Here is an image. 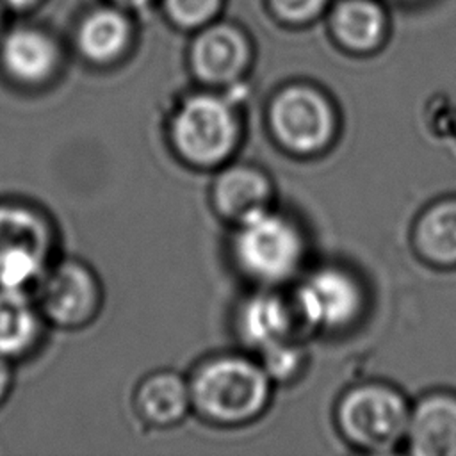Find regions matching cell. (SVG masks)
Here are the masks:
<instances>
[{
  "mask_svg": "<svg viewBox=\"0 0 456 456\" xmlns=\"http://www.w3.org/2000/svg\"><path fill=\"white\" fill-rule=\"evenodd\" d=\"M273 379L260 362L223 354L203 362L189 381L192 406L208 420L239 424L256 417L267 404Z\"/></svg>",
  "mask_w": 456,
  "mask_h": 456,
  "instance_id": "cell-1",
  "label": "cell"
},
{
  "mask_svg": "<svg viewBox=\"0 0 456 456\" xmlns=\"http://www.w3.org/2000/svg\"><path fill=\"white\" fill-rule=\"evenodd\" d=\"M57 232L39 207L0 201V289H34L53 262Z\"/></svg>",
  "mask_w": 456,
  "mask_h": 456,
  "instance_id": "cell-2",
  "label": "cell"
},
{
  "mask_svg": "<svg viewBox=\"0 0 456 456\" xmlns=\"http://www.w3.org/2000/svg\"><path fill=\"white\" fill-rule=\"evenodd\" d=\"M232 248L237 265L249 278L269 285L289 280L305 258L301 230L271 207L237 223Z\"/></svg>",
  "mask_w": 456,
  "mask_h": 456,
  "instance_id": "cell-3",
  "label": "cell"
},
{
  "mask_svg": "<svg viewBox=\"0 0 456 456\" xmlns=\"http://www.w3.org/2000/svg\"><path fill=\"white\" fill-rule=\"evenodd\" d=\"M239 134L233 105L210 93L183 100L171 119V141L176 153L200 167L224 162L237 148Z\"/></svg>",
  "mask_w": 456,
  "mask_h": 456,
  "instance_id": "cell-4",
  "label": "cell"
},
{
  "mask_svg": "<svg viewBox=\"0 0 456 456\" xmlns=\"http://www.w3.org/2000/svg\"><path fill=\"white\" fill-rule=\"evenodd\" d=\"M410 410L395 388L367 383L346 392L337 417L351 444L367 451H388L404 442Z\"/></svg>",
  "mask_w": 456,
  "mask_h": 456,
  "instance_id": "cell-5",
  "label": "cell"
},
{
  "mask_svg": "<svg viewBox=\"0 0 456 456\" xmlns=\"http://www.w3.org/2000/svg\"><path fill=\"white\" fill-rule=\"evenodd\" d=\"M269 125L283 148L296 155H314L333 141L337 116L331 102L319 89L292 84L273 98Z\"/></svg>",
  "mask_w": 456,
  "mask_h": 456,
  "instance_id": "cell-6",
  "label": "cell"
},
{
  "mask_svg": "<svg viewBox=\"0 0 456 456\" xmlns=\"http://www.w3.org/2000/svg\"><path fill=\"white\" fill-rule=\"evenodd\" d=\"M32 296L45 322L59 330L87 326L102 306V287L94 271L77 258L52 262Z\"/></svg>",
  "mask_w": 456,
  "mask_h": 456,
  "instance_id": "cell-7",
  "label": "cell"
},
{
  "mask_svg": "<svg viewBox=\"0 0 456 456\" xmlns=\"http://www.w3.org/2000/svg\"><path fill=\"white\" fill-rule=\"evenodd\" d=\"M292 305L299 322L333 331L353 324L363 308V290L349 271L324 265L308 273L297 285Z\"/></svg>",
  "mask_w": 456,
  "mask_h": 456,
  "instance_id": "cell-8",
  "label": "cell"
},
{
  "mask_svg": "<svg viewBox=\"0 0 456 456\" xmlns=\"http://www.w3.org/2000/svg\"><path fill=\"white\" fill-rule=\"evenodd\" d=\"M61 64L59 43L43 28L21 25L0 37V69L20 87H45L59 75Z\"/></svg>",
  "mask_w": 456,
  "mask_h": 456,
  "instance_id": "cell-9",
  "label": "cell"
},
{
  "mask_svg": "<svg viewBox=\"0 0 456 456\" xmlns=\"http://www.w3.org/2000/svg\"><path fill=\"white\" fill-rule=\"evenodd\" d=\"M194 75L208 86H230L248 69L251 48L246 36L230 23L200 28L189 53Z\"/></svg>",
  "mask_w": 456,
  "mask_h": 456,
  "instance_id": "cell-10",
  "label": "cell"
},
{
  "mask_svg": "<svg viewBox=\"0 0 456 456\" xmlns=\"http://www.w3.org/2000/svg\"><path fill=\"white\" fill-rule=\"evenodd\" d=\"M404 444L417 456H456V397L431 394L420 399L410 410Z\"/></svg>",
  "mask_w": 456,
  "mask_h": 456,
  "instance_id": "cell-11",
  "label": "cell"
},
{
  "mask_svg": "<svg viewBox=\"0 0 456 456\" xmlns=\"http://www.w3.org/2000/svg\"><path fill=\"white\" fill-rule=\"evenodd\" d=\"M299 317L292 301L273 292L249 297L239 312L237 326L244 342L258 351L294 340Z\"/></svg>",
  "mask_w": 456,
  "mask_h": 456,
  "instance_id": "cell-12",
  "label": "cell"
},
{
  "mask_svg": "<svg viewBox=\"0 0 456 456\" xmlns=\"http://www.w3.org/2000/svg\"><path fill=\"white\" fill-rule=\"evenodd\" d=\"M45 319L32 292L0 289V356L16 362L28 356L41 342Z\"/></svg>",
  "mask_w": 456,
  "mask_h": 456,
  "instance_id": "cell-13",
  "label": "cell"
},
{
  "mask_svg": "<svg viewBox=\"0 0 456 456\" xmlns=\"http://www.w3.org/2000/svg\"><path fill=\"white\" fill-rule=\"evenodd\" d=\"M271 182L258 167L235 164L223 169L212 187L217 212L235 223L264 210L271 201Z\"/></svg>",
  "mask_w": 456,
  "mask_h": 456,
  "instance_id": "cell-14",
  "label": "cell"
},
{
  "mask_svg": "<svg viewBox=\"0 0 456 456\" xmlns=\"http://www.w3.org/2000/svg\"><path fill=\"white\" fill-rule=\"evenodd\" d=\"M132 25L121 7H100L82 18L77 27L75 45L91 64L103 66L118 61L128 48Z\"/></svg>",
  "mask_w": 456,
  "mask_h": 456,
  "instance_id": "cell-15",
  "label": "cell"
},
{
  "mask_svg": "<svg viewBox=\"0 0 456 456\" xmlns=\"http://www.w3.org/2000/svg\"><path fill=\"white\" fill-rule=\"evenodd\" d=\"M135 410L151 426H173L192 406L189 383L175 372H155L135 392Z\"/></svg>",
  "mask_w": 456,
  "mask_h": 456,
  "instance_id": "cell-16",
  "label": "cell"
},
{
  "mask_svg": "<svg viewBox=\"0 0 456 456\" xmlns=\"http://www.w3.org/2000/svg\"><path fill=\"white\" fill-rule=\"evenodd\" d=\"M385 12L372 0H340L330 14V28L338 45L351 52L374 50L385 34Z\"/></svg>",
  "mask_w": 456,
  "mask_h": 456,
  "instance_id": "cell-17",
  "label": "cell"
},
{
  "mask_svg": "<svg viewBox=\"0 0 456 456\" xmlns=\"http://www.w3.org/2000/svg\"><path fill=\"white\" fill-rule=\"evenodd\" d=\"M415 246L420 256L436 265L456 264V198L442 200L420 214Z\"/></svg>",
  "mask_w": 456,
  "mask_h": 456,
  "instance_id": "cell-18",
  "label": "cell"
},
{
  "mask_svg": "<svg viewBox=\"0 0 456 456\" xmlns=\"http://www.w3.org/2000/svg\"><path fill=\"white\" fill-rule=\"evenodd\" d=\"M223 0H164L167 18L180 28H201L214 21Z\"/></svg>",
  "mask_w": 456,
  "mask_h": 456,
  "instance_id": "cell-19",
  "label": "cell"
},
{
  "mask_svg": "<svg viewBox=\"0 0 456 456\" xmlns=\"http://www.w3.org/2000/svg\"><path fill=\"white\" fill-rule=\"evenodd\" d=\"M305 362V354L294 340L276 344L260 351V365L274 381H287L294 378Z\"/></svg>",
  "mask_w": 456,
  "mask_h": 456,
  "instance_id": "cell-20",
  "label": "cell"
},
{
  "mask_svg": "<svg viewBox=\"0 0 456 456\" xmlns=\"http://www.w3.org/2000/svg\"><path fill=\"white\" fill-rule=\"evenodd\" d=\"M274 14L287 23H306L319 16L328 0H269Z\"/></svg>",
  "mask_w": 456,
  "mask_h": 456,
  "instance_id": "cell-21",
  "label": "cell"
},
{
  "mask_svg": "<svg viewBox=\"0 0 456 456\" xmlns=\"http://www.w3.org/2000/svg\"><path fill=\"white\" fill-rule=\"evenodd\" d=\"M14 383V372H12V362L0 356V406L5 403L12 390Z\"/></svg>",
  "mask_w": 456,
  "mask_h": 456,
  "instance_id": "cell-22",
  "label": "cell"
},
{
  "mask_svg": "<svg viewBox=\"0 0 456 456\" xmlns=\"http://www.w3.org/2000/svg\"><path fill=\"white\" fill-rule=\"evenodd\" d=\"M41 0H0V5L14 9V11H25L34 7L36 4H39Z\"/></svg>",
  "mask_w": 456,
  "mask_h": 456,
  "instance_id": "cell-23",
  "label": "cell"
},
{
  "mask_svg": "<svg viewBox=\"0 0 456 456\" xmlns=\"http://www.w3.org/2000/svg\"><path fill=\"white\" fill-rule=\"evenodd\" d=\"M110 2L121 9H141L151 0H110Z\"/></svg>",
  "mask_w": 456,
  "mask_h": 456,
  "instance_id": "cell-24",
  "label": "cell"
},
{
  "mask_svg": "<svg viewBox=\"0 0 456 456\" xmlns=\"http://www.w3.org/2000/svg\"><path fill=\"white\" fill-rule=\"evenodd\" d=\"M0 28H2V5H0Z\"/></svg>",
  "mask_w": 456,
  "mask_h": 456,
  "instance_id": "cell-25",
  "label": "cell"
}]
</instances>
